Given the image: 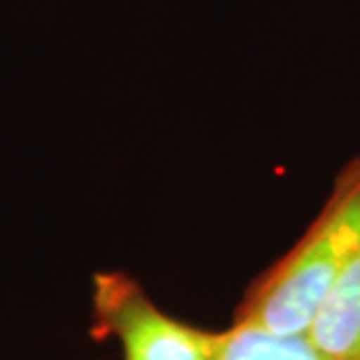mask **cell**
Instances as JSON below:
<instances>
[{"mask_svg": "<svg viewBox=\"0 0 360 360\" xmlns=\"http://www.w3.org/2000/svg\"><path fill=\"white\" fill-rule=\"evenodd\" d=\"M360 255V153L335 178L302 239L248 288L236 319L304 333L335 281Z\"/></svg>", "mask_w": 360, "mask_h": 360, "instance_id": "1", "label": "cell"}, {"mask_svg": "<svg viewBox=\"0 0 360 360\" xmlns=\"http://www.w3.org/2000/svg\"><path fill=\"white\" fill-rule=\"evenodd\" d=\"M91 333L115 337L124 360H218L225 330L194 328L164 314L141 283L122 271H103L91 285Z\"/></svg>", "mask_w": 360, "mask_h": 360, "instance_id": "2", "label": "cell"}, {"mask_svg": "<svg viewBox=\"0 0 360 360\" xmlns=\"http://www.w3.org/2000/svg\"><path fill=\"white\" fill-rule=\"evenodd\" d=\"M304 335L326 360H360V255L323 297Z\"/></svg>", "mask_w": 360, "mask_h": 360, "instance_id": "3", "label": "cell"}, {"mask_svg": "<svg viewBox=\"0 0 360 360\" xmlns=\"http://www.w3.org/2000/svg\"><path fill=\"white\" fill-rule=\"evenodd\" d=\"M218 360H326L304 333H276L234 319L225 330Z\"/></svg>", "mask_w": 360, "mask_h": 360, "instance_id": "4", "label": "cell"}]
</instances>
